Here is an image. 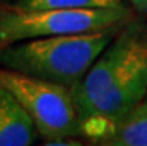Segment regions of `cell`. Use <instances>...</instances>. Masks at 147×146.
Segmentation results:
<instances>
[{"label":"cell","mask_w":147,"mask_h":146,"mask_svg":"<svg viewBox=\"0 0 147 146\" xmlns=\"http://www.w3.org/2000/svg\"><path fill=\"white\" fill-rule=\"evenodd\" d=\"M71 90L83 125L123 118L147 94V36L123 31Z\"/></svg>","instance_id":"obj_1"},{"label":"cell","mask_w":147,"mask_h":146,"mask_svg":"<svg viewBox=\"0 0 147 146\" xmlns=\"http://www.w3.org/2000/svg\"><path fill=\"white\" fill-rule=\"evenodd\" d=\"M146 101H147V94H146Z\"/></svg>","instance_id":"obj_9"},{"label":"cell","mask_w":147,"mask_h":146,"mask_svg":"<svg viewBox=\"0 0 147 146\" xmlns=\"http://www.w3.org/2000/svg\"><path fill=\"white\" fill-rule=\"evenodd\" d=\"M116 29L36 37L6 45L0 64L73 88L113 40Z\"/></svg>","instance_id":"obj_2"},{"label":"cell","mask_w":147,"mask_h":146,"mask_svg":"<svg viewBox=\"0 0 147 146\" xmlns=\"http://www.w3.org/2000/svg\"><path fill=\"white\" fill-rule=\"evenodd\" d=\"M36 134L37 130L27 110L0 82V146H28Z\"/></svg>","instance_id":"obj_5"},{"label":"cell","mask_w":147,"mask_h":146,"mask_svg":"<svg viewBox=\"0 0 147 146\" xmlns=\"http://www.w3.org/2000/svg\"><path fill=\"white\" fill-rule=\"evenodd\" d=\"M107 146H147V101H141L123 118L111 124V130L98 137Z\"/></svg>","instance_id":"obj_6"},{"label":"cell","mask_w":147,"mask_h":146,"mask_svg":"<svg viewBox=\"0 0 147 146\" xmlns=\"http://www.w3.org/2000/svg\"><path fill=\"white\" fill-rule=\"evenodd\" d=\"M135 7H138V9L141 11H147V0H129Z\"/></svg>","instance_id":"obj_8"},{"label":"cell","mask_w":147,"mask_h":146,"mask_svg":"<svg viewBox=\"0 0 147 146\" xmlns=\"http://www.w3.org/2000/svg\"><path fill=\"white\" fill-rule=\"evenodd\" d=\"M0 82L18 98L37 133L48 142L71 139L85 131L70 87L6 67L0 69Z\"/></svg>","instance_id":"obj_3"},{"label":"cell","mask_w":147,"mask_h":146,"mask_svg":"<svg viewBox=\"0 0 147 146\" xmlns=\"http://www.w3.org/2000/svg\"><path fill=\"white\" fill-rule=\"evenodd\" d=\"M126 7L109 9H22L0 7V45L21 40L116 29L128 18Z\"/></svg>","instance_id":"obj_4"},{"label":"cell","mask_w":147,"mask_h":146,"mask_svg":"<svg viewBox=\"0 0 147 146\" xmlns=\"http://www.w3.org/2000/svg\"><path fill=\"white\" fill-rule=\"evenodd\" d=\"M12 6L22 9H97L125 7L122 0H13Z\"/></svg>","instance_id":"obj_7"}]
</instances>
